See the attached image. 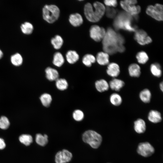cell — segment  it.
Listing matches in <instances>:
<instances>
[{
    "label": "cell",
    "mask_w": 163,
    "mask_h": 163,
    "mask_svg": "<svg viewBox=\"0 0 163 163\" xmlns=\"http://www.w3.org/2000/svg\"><path fill=\"white\" fill-rule=\"evenodd\" d=\"M102 41L103 50L108 54L112 55L125 50L123 37L110 27L107 29Z\"/></svg>",
    "instance_id": "obj_1"
},
{
    "label": "cell",
    "mask_w": 163,
    "mask_h": 163,
    "mask_svg": "<svg viewBox=\"0 0 163 163\" xmlns=\"http://www.w3.org/2000/svg\"><path fill=\"white\" fill-rule=\"evenodd\" d=\"M105 8L99 2H94L93 5L90 3H86L84 7V13L86 19L89 21L96 22L99 21L104 14Z\"/></svg>",
    "instance_id": "obj_2"
},
{
    "label": "cell",
    "mask_w": 163,
    "mask_h": 163,
    "mask_svg": "<svg viewBox=\"0 0 163 163\" xmlns=\"http://www.w3.org/2000/svg\"><path fill=\"white\" fill-rule=\"evenodd\" d=\"M136 16L132 15L126 12L119 13L116 17L113 22L114 27L117 30L124 29L129 31H134L136 27L133 23L137 19Z\"/></svg>",
    "instance_id": "obj_3"
},
{
    "label": "cell",
    "mask_w": 163,
    "mask_h": 163,
    "mask_svg": "<svg viewBox=\"0 0 163 163\" xmlns=\"http://www.w3.org/2000/svg\"><path fill=\"white\" fill-rule=\"evenodd\" d=\"M42 11L43 19L49 23H54L59 17V9L55 5H46L43 8Z\"/></svg>",
    "instance_id": "obj_4"
},
{
    "label": "cell",
    "mask_w": 163,
    "mask_h": 163,
    "mask_svg": "<svg viewBox=\"0 0 163 163\" xmlns=\"http://www.w3.org/2000/svg\"><path fill=\"white\" fill-rule=\"evenodd\" d=\"M83 141L89 145L94 149L98 148L102 141L101 136L96 132L92 130H88L83 134Z\"/></svg>",
    "instance_id": "obj_5"
},
{
    "label": "cell",
    "mask_w": 163,
    "mask_h": 163,
    "mask_svg": "<svg viewBox=\"0 0 163 163\" xmlns=\"http://www.w3.org/2000/svg\"><path fill=\"white\" fill-rule=\"evenodd\" d=\"M137 3L136 0H126L121 1L120 5L126 12L133 16H136L141 10L139 6L136 5Z\"/></svg>",
    "instance_id": "obj_6"
},
{
    "label": "cell",
    "mask_w": 163,
    "mask_h": 163,
    "mask_svg": "<svg viewBox=\"0 0 163 163\" xmlns=\"http://www.w3.org/2000/svg\"><path fill=\"white\" fill-rule=\"evenodd\" d=\"M146 13L148 15L158 21L163 19V6L156 4L154 6L149 5L146 8Z\"/></svg>",
    "instance_id": "obj_7"
},
{
    "label": "cell",
    "mask_w": 163,
    "mask_h": 163,
    "mask_svg": "<svg viewBox=\"0 0 163 163\" xmlns=\"http://www.w3.org/2000/svg\"><path fill=\"white\" fill-rule=\"evenodd\" d=\"M106 33L105 29L97 25L92 26L89 30L90 37L94 41L98 42L104 38Z\"/></svg>",
    "instance_id": "obj_8"
},
{
    "label": "cell",
    "mask_w": 163,
    "mask_h": 163,
    "mask_svg": "<svg viewBox=\"0 0 163 163\" xmlns=\"http://www.w3.org/2000/svg\"><path fill=\"white\" fill-rule=\"evenodd\" d=\"M155 149L149 142H146L140 143L138 146L137 152L139 154L144 157H149L154 152Z\"/></svg>",
    "instance_id": "obj_9"
},
{
    "label": "cell",
    "mask_w": 163,
    "mask_h": 163,
    "mask_svg": "<svg viewBox=\"0 0 163 163\" xmlns=\"http://www.w3.org/2000/svg\"><path fill=\"white\" fill-rule=\"evenodd\" d=\"M134 38L140 44L142 45L148 44L152 42L150 37L142 30H136L135 31Z\"/></svg>",
    "instance_id": "obj_10"
},
{
    "label": "cell",
    "mask_w": 163,
    "mask_h": 163,
    "mask_svg": "<svg viewBox=\"0 0 163 163\" xmlns=\"http://www.w3.org/2000/svg\"><path fill=\"white\" fill-rule=\"evenodd\" d=\"M72 157V153L66 149L57 152L55 155L56 163H66L69 162Z\"/></svg>",
    "instance_id": "obj_11"
},
{
    "label": "cell",
    "mask_w": 163,
    "mask_h": 163,
    "mask_svg": "<svg viewBox=\"0 0 163 163\" xmlns=\"http://www.w3.org/2000/svg\"><path fill=\"white\" fill-rule=\"evenodd\" d=\"M106 73L110 76L113 78H116L119 75L120 73L119 66L115 62L109 63L106 70Z\"/></svg>",
    "instance_id": "obj_12"
},
{
    "label": "cell",
    "mask_w": 163,
    "mask_h": 163,
    "mask_svg": "<svg viewBox=\"0 0 163 163\" xmlns=\"http://www.w3.org/2000/svg\"><path fill=\"white\" fill-rule=\"evenodd\" d=\"M69 21L72 26L77 27L82 24L83 20L82 16L80 14L78 13H75L69 15Z\"/></svg>",
    "instance_id": "obj_13"
},
{
    "label": "cell",
    "mask_w": 163,
    "mask_h": 163,
    "mask_svg": "<svg viewBox=\"0 0 163 163\" xmlns=\"http://www.w3.org/2000/svg\"><path fill=\"white\" fill-rule=\"evenodd\" d=\"M109 88L111 90L118 91L124 86L125 83L122 80L114 78L112 79L109 83Z\"/></svg>",
    "instance_id": "obj_14"
},
{
    "label": "cell",
    "mask_w": 163,
    "mask_h": 163,
    "mask_svg": "<svg viewBox=\"0 0 163 163\" xmlns=\"http://www.w3.org/2000/svg\"><path fill=\"white\" fill-rule=\"evenodd\" d=\"M45 72L46 77L50 81H56L59 78V72L55 69L50 67H48L45 69Z\"/></svg>",
    "instance_id": "obj_15"
},
{
    "label": "cell",
    "mask_w": 163,
    "mask_h": 163,
    "mask_svg": "<svg viewBox=\"0 0 163 163\" xmlns=\"http://www.w3.org/2000/svg\"><path fill=\"white\" fill-rule=\"evenodd\" d=\"M148 118L151 122L153 123L160 122L162 120L161 113L156 110H151L149 112Z\"/></svg>",
    "instance_id": "obj_16"
},
{
    "label": "cell",
    "mask_w": 163,
    "mask_h": 163,
    "mask_svg": "<svg viewBox=\"0 0 163 163\" xmlns=\"http://www.w3.org/2000/svg\"><path fill=\"white\" fill-rule=\"evenodd\" d=\"M128 71L129 75L131 77L138 78L141 75L140 67L135 63H132L129 66Z\"/></svg>",
    "instance_id": "obj_17"
},
{
    "label": "cell",
    "mask_w": 163,
    "mask_h": 163,
    "mask_svg": "<svg viewBox=\"0 0 163 163\" xmlns=\"http://www.w3.org/2000/svg\"><path fill=\"white\" fill-rule=\"evenodd\" d=\"M96 89L99 92H102L108 90L109 88V83L104 79L97 80L95 83Z\"/></svg>",
    "instance_id": "obj_18"
},
{
    "label": "cell",
    "mask_w": 163,
    "mask_h": 163,
    "mask_svg": "<svg viewBox=\"0 0 163 163\" xmlns=\"http://www.w3.org/2000/svg\"><path fill=\"white\" fill-rule=\"evenodd\" d=\"M96 60L100 65L104 66L109 63L108 54L105 52H100L96 56Z\"/></svg>",
    "instance_id": "obj_19"
},
{
    "label": "cell",
    "mask_w": 163,
    "mask_h": 163,
    "mask_svg": "<svg viewBox=\"0 0 163 163\" xmlns=\"http://www.w3.org/2000/svg\"><path fill=\"white\" fill-rule=\"evenodd\" d=\"M22 33L26 35H30L33 32L34 27L33 24L28 21H25L22 23L20 26Z\"/></svg>",
    "instance_id": "obj_20"
},
{
    "label": "cell",
    "mask_w": 163,
    "mask_h": 163,
    "mask_svg": "<svg viewBox=\"0 0 163 163\" xmlns=\"http://www.w3.org/2000/svg\"><path fill=\"white\" fill-rule=\"evenodd\" d=\"M146 128V124L144 120L139 118L134 122V129L138 133H144Z\"/></svg>",
    "instance_id": "obj_21"
},
{
    "label": "cell",
    "mask_w": 163,
    "mask_h": 163,
    "mask_svg": "<svg viewBox=\"0 0 163 163\" xmlns=\"http://www.w3.org/2000/svg\"><path fill=\"white\" fill-rule=\"evenodd\" d=\"M66 60L70 64L76 63L79 59V55L75 50H70L67 52L66 55Z\"/></svg>",
    "instance_id": "obj_22"
},
{
    "label": "cell",
    "mask_w": 163,
    "mask_h": 163,
    "mask_svg": "<svg viewBox=\"0 0 163 163\" xmlns=\"http://www.w3.org/2000/svg\"><path fill=\"white\" fill-rule=\"evenodd\" d=\"M139 96L142 101L145 103H148L150 101L152 94L149 89L145 88L140 92Z\"/></svg>",
    "instance_id": "obj_23"
},
{
    "label": "cell",
    "mask_w": 163,
    "mask_h": 163,
    "mask_svg": "<svg viewBox=\"0 0 163 163\" xmlns=\"http://www.w3.org/2000/svg\"><path fill=\"white\" fill-rule=\"evenodd\" d=\"M10 60L11 64L15 66H21L23 62V57L19 53H16L12 55L10 57Z\"/></svg>",
    "instance_id": "obj_24"
},
{
    "label": "cell",
    "mask_w": 163,
    "mask_h": 163,
    "mask_svg": "<svg viewBox=\"0 0 163 163\" xmlns=\"http://www.w3.org/2000/svg\"><path fill=\"white\" fill-rule=\"evenodd\" d=\"M64 57L61 53L59 52L55 53L53 56V63L55 66L61 67L64 63Z\"/></svg>",
    "instance_id": "obj_25"
},
{
    "label": "cell",
    "mask_w": 163,
    "mask_h": 163,
    "mask_svg": "<svg viewBox=\"0 0 163 163\" xmlns=\"http://www.w3.org/2000/svg\"><path fill=\"white\" fill-rule=\"evenodd\" d=\"M150 71L152 75L155 77L159 78L162 75L161 67L158 63L152 64L150 67Z\"/></svg>",
    "instance_id": "obj_26"
},
{
    "label": "cell",
    "mask_w": 163,
    "mask_h": 163,
    "mask_svg": "<svg viewBox=\"0 0 163 163\" xmlns=\"http://www.w3.org/2000/svg\"><path fill=\"white\" fill-rule=\"evenodd\" d=\"M109 100L111 104L115 106L120 105L123 101L121 96L117 93L112 94L110 96Z\"/></svg>",
    "instance_id": "obj_27"
},
{
    "label": "cell",
    "mask_w": 163,
    "mask_h": 163,
    "mask_svg": "<svg viewBox=\"0 0 163 163\" xmlns=\"http://www.w3.org/2000/svg\"><path fill=\"white\" fill-rule=\"evenodd\" d=\"M51 43L55 49L58 50L62 47L63 40L61 36L57 35L51 39Z\"/></svg>",
    "instance_id": "obj_28"
},
{
    "label": "cell",
    "mask_w": 163,
    "mask_h": 163,
    "mask_svg": "<svg viewBox=\"0 0 163 163\" xmlns=\"http://www.w3.org/2000/svg\"><path fill=\"white\" fill-rule=\"evenodd\" d=\"M96 58L93 55L87 54L85 55L82 59V62L86 66L91 67L93 63L96 61Z\"/></svg>",
    "instance_id": "obj_29"
},
{
    "label": "cell",
    "mask_w": 163,
    "mask_h": 163,
    "mask_svg": "<svg viewBox=\"0 0 163 163\" xmlns=\"http://www.w3.org/2000/svg\"><path fill=\"white\" fill-rule=\"evenodd\" d=\"M40 100L43 105L47 107L50 106L52 100L51 96L49 94L45 93L40 97Z\"/></svg>",
    "instance_id": "obj_30"
},
{
    "label": "cell",
    "mask_w": 163,
    "mask_h": 163,
    "mask_svg": "<svg viewBox=\"0 0 163 163\" xmlns=\"http://www.w3.org/2000/svg\"><path fill=\"white\" fill-rule=\"evenodd\" d=\"M48 136L46 134L43 135L38 133L36 136V142L39 145L43 146H45L48 142Z\"/></svg>",
    "instance_id": "obj_31"
},
{
    "label": "cell",
    "mask_w": 163,
    "mask_h": 163,
    "mask_svg": "<svg viewBox=\"0 0 163 163\" xmlns=\"http://www.w3.org/2000/svg\"><path fill=\"white\" fill-rule=\"evenodd\" d=\"M56 86L59 90L64 91L66 89L68 86L67 80L64 78H58L56 81Z\"/></svg>",
    "instance_id": "obj_32"
},
{
    "label": "cell",
    "mask_w": 163,
    "mask_h": 163,
    "mask_svg": "<svg viewBox=\"0 0 163 163\" xmlns=\"http://www.w3.org/2000/svg\"><path fill=\"white\" fill-rule=\"evenodd\" d=\"M19 139L21 143L27 146L29 145L33 141V138L30 135L23 134L19 137Z\"/></svg>",
    "instance_id": "obj_33"
},
{
    "label": "cell",
    "mask_w": 163,
    "mask_h": 163,
    "mask_svg": "<svg viewBox=\"0 0 163 163\" xmlns=\"http://www.w3.org/2000/svg\"><path fill=\"white\" fill-rule=\"evenodd\" d=\"M136 58L138 62L141 64H145L149 60V57L147 53L144 51L138 53L136 55Z\"/></svg>",
    "instance_id": "obj_34"
},
{
    "label": "cell",
    "mask_w": 163,
    "mask_h": 163,
    "mask_svg": "<svg viewBox=\"0 0 163 163\" xmlns=\"http://www.w3.org/2000/svg\"><path fill=\"white\" fill-rule=\"evenodd\" d=\"M72 117L75 121H80L83 120L84 115V113L82 110L77 109L74 110L73 113Z\"/></svg>",
    "instance_id": "obj_35"
},
{
    "label": "cell",
    "mask_w": 163,
    "mask_h": 163,
    "mask_svg": "<svg viewBox=\"0 0 163 163\" xmlns=\"http://www.w3.org/2000/svg\"><path fill=\"white\" fill-rule=\"evenodd\" d=\"M10 123L8 119L5 116H2L0 118V128L6 129L9 127Z\"/></svg>",
    "instance_id": "obj_36"
},
{
    "label": "cell",
    "mask_w": 163,
    "mask_h": 163,
    "mask_svg": "<svg viewBox=\"0 0 163 163\" xmlns=\"http://www.w3.org/2000/svg\"><path fill=\"white\" fill-rule=\"evenodd\" d=\"M105 12L107 17L110 18L114 17L117 13V12L114 9L108 7H107L105 9Z\"/></svg>",
    "instance_id": "obj_37"
},
{
    "label": "cell",
    "mask_w": 163,
    "mask_h": 163,
    "mask_svg": "<svg viewBox=\"0 0 163 163\" xmlns=\"http://www.w3.org/2000/svg\"><path fill=\"white\" fill-rule=\"evenodd\" d=\"M104 3L108 7H115L117 5V2L116 0H105L104 1Z\"/></svg>",
    "instance_id": "obj_38"
},
{
    "label": "cell",
    "mask_w": 163,
    "mask_h": 163,
    "mask_svg": "<svg viewBox=\"0 0 163 163\" xmlns=\"http://www.w3.org/2000/svg\"><path fill=\"white\" fill-rule=\"evenodd\" d=\"M6 146V144L4 142V140L0 138V149H4Z\"/></svg>",
    "instance_id": "obj_39"
},
{
    "label": "cell",
    "mask_w": 163,
    "mask_h": 163,
    "mask_svg": "<svg viewBox=\"0 0 163 163\" xmlns=\"http://www.w3.org/2000/svg\"><path fill=\"white\" fill-rule=\"evenodd\" d=\"M4 53L0 49V59H1L3 57Z\"/></svg>",
    "instance_id": "obj_40"
},
{
    "label": "cell",
    "mask_w": 163,
    "mask_h": 163,
    "mask_svg": "<svg viewBox=\"0 0 163 163\" xmlns=\"http://www.w3.org/2000/svg\"><path fill=\"white\" fill-rule=\"evenodd\" d=\"M159 88L161 90L163 91V82H161L160 84H159Z\"/></svg>",
    "instance_id": "obj_41"
}]
</instances>
